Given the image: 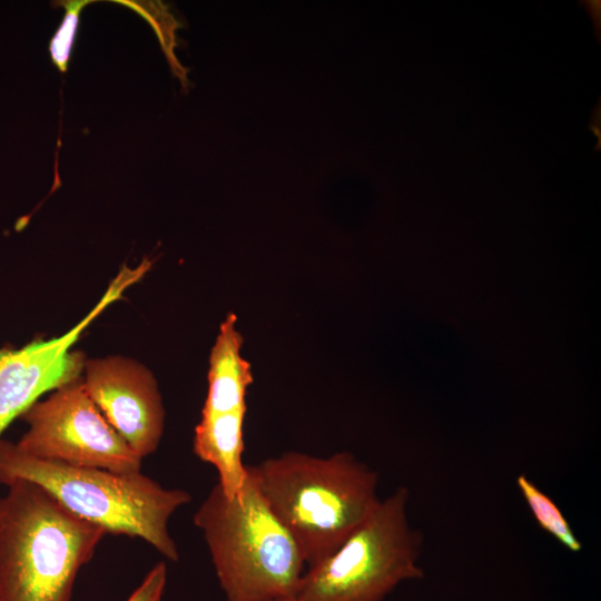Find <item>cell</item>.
<instances>
[{
    "label": "cell",
    "mask_w": 601,
    "mask_h": 601,
    "mask_svg": "<svg viewBox=\"0 0 601 601\" xmlns=\"http://www.w3.org/2000/svg\"><path fill=\"white\" fill-rule=\"evenodd\" d=\"M21 417L28 430L16 445L26 454L117 473L141 470L142 459L101 414L81 376L37 401Z\"/></svg>",
    "instance_id": "6"
},
{
    "label": "cell",
    "mask_w": 601,
    "mask_h": 601,
    "mask_svg": "<svg viewBox=\"0 0 601 601\" xmlns=\"http://www.w3.org/2000/svg\"><path fill=\"white\" fill-rule=\"evenodd\" d=\"M193 521L203 533L226 601L295 598L307 568L305 560L248 469L236 496L228 497L214 485Z\"/></svg>",
    "instance_id": "4"
},
{
    "label": "cell",
    "mask_w": 601,
    "mask_h": 601,
    "mask_svg": "<svg viewBox=\"0 0 601 601\" xmlns=\"http://www.w3.org/2000/svg\"><path fill=\"white\" fill-rule=\"evenodd\" d=\"M410 490L398 486L327 558L306 569L296 601H382L424 577L423 534L410 523Z\"/></svg>",
    "instance_id": "5"
},
{
    "label": "cell",
    "mask_w": 601,
    "mask_h": 601,
    "mask_svg": "<svg viewBox=\"0 0 601 601\" xmlns=\"http://www.w3.org/2000/svg\"><path fill=\"white\" fill-rule=\"evenodd\" d=\"M518 489L538 525L571 552H580L582 542L553 499L525 474L516 477Z\"/></svg>",
    "instance_id": "10"
},
{
    "label": "cell",
    "mask_w": 601,
    "mask_h": 601,
    "mask_svg": "<svg viewBox=\"0 0 601 601\" xmlns=\"http://www.w3.org/2000/svg\"><path fill=\"white\" fill-rule=\"evenodd\" d=\"M167 582V566L158 562L126 601H160Z\"/></svg>",
    "instance_id": "12"
},
{
    "label": "cell",
    "mask_w": 601,
    "mask_h": 601,
    "mask_svg": "<svg viewBox=\"0 0 601 601\" xmlns=\"http://www.w3.org/2000/svg\"><path fill=\"white\" fill-rule=\"evenodd\" d=\"M18 480L39 485L71 514L106 533L139 538L167 560H179L168 523L190 502L185 490L164 487L140 471L117 473L35 457L0 439V483Z\"/></svg>",
    "instance_id": "2"
},
{
    "label": "cell",
    "mask_w": 601,
    "mask_h": 601,
    "mask_svg": "<svg viewBox=\"0 0 601 601\" xmlns=\"http://www.w3.org/2000/svg\"><path fill=\"white\" fill-rule=\"evenodd\" d=\"M0 496V601H70L80 569L107 534L28 481Z\"/></svg>",
    "instance_id": "3"
},
{
    "label": "cell",
    "mask_w": 601,
    "mask_h": 601,
    "mask_svg": "<svg viewBox=\"0 0 601 601\" xmlns=\"http://www.w3.org/2000/svg\"><path fill=\"white\" fill-rule=\"evenodd\" d=\"M236 322L235 314L227 315L211 348L201 417L246 415V393L253 374L249 362L240 354L244 339Z\"/></svg>",
    "instance_id": "9"
},
{
    "label": "cell",
    "mask_w": 601,
    "mask_h": 601,
    "mask_svg": "<svg viewBox=\"0 0 601 601\" xmlns=\"http://www.w3.org/2000/svg\"><path fill=\"white\" fill-rule=\"evenodd\" d=\"M91 1L68 0L58 3L66 9L65 17L49 42L52 63L60 72L68 71L71 50L77 36L81 10Z\"/></svg>",
    "instance_id": "11"
},
{
    "label": "cell",
    "mask_w": 601,
    "mask_h": 601,
    "mask_svg": "<svg viewBox=\"0 0 601 601\" xmlns=\"http://www.w3.org/2000/svg\"><path fill=\"white\" fill-rule=\"evenodd\" d=\"M247 469L307 568L332 554L382 500L377 472L349 452L318 457L292 451Z\"/></svg>",
    "instance_id": "1"
},
{
    "label": "cell",
    "mask_w": 601,
    "mask_h": 601,
    "mask_svg": "<svg viewBox=\"0 0 601 601\" xmlns=\"http://www.w3.org/2000/svg\"><path fill=\"white\" fill-rule=\"evenodd\" d=\"M275 601H296L295 598H285V599H278Z\"/></svg>",
    "instance_id": "13"
},
{
    "label": "cell",
    "mask_w": 601,
    "mask_h": 601,
    "mask_svg": "<svg viewBox=\"0 0 601 601\" xmlns=\"http://www.w3.org/2000/svg\"><path fill=\"white\" fill-rule=\"evenodd\" d=\"M83 385L101 414L141 459L152 454L165 427V408L152 373L131 358L86 359Z\"/></svg>",
    "instance_id": "8"
},
{
    "label": "cell",
    "mask_w": 601,
    "mask_h": 601,
    "mask_svg": "<svg viewBox=\"0 0 601 601\" xmlns=\"http://www.w3.org/2000/svg\"><path fill=\"white\" fill-rule=\"evenodd\" d=\"M145 258L138 266H122L97 305L59 337L37 341L19 349H0V435L38 398L81 376L86 357L72 345L107 306L121 297L150 268Z\"/></svg>",
    "instance_id": "7"
}]
</instances>
